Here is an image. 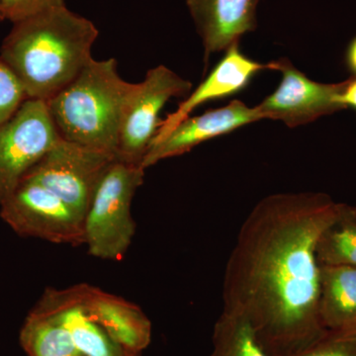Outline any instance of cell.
I'll use <instances>...</instances> for the list:
<instances>
[{
  "mask_svg": "<svg viewBox=\"0 0 356 356\" xmlns=\"http://www.w3.org/2000/svg\"><path fill=\"white\" fill-rule=\"evenodd\" d=\"M264 70H268V65L255 62L243 55L238 44H234L198 88L187 95L175 112L161 120L152 144L165 137L201 105L240 92L247 88L255 74Z\"/></svg>",
  "mask_w": 356,
  "mask_h": 356,
  "instance_id": "11",
  "label": "cell"
},
{
  "mask_svg": "<svg viewBox=\"0 0 356 356\" xmlns=\"http://www.w3.org/2000/svg\"><path fill=\"white\" fill-rule=\"evenodd\" d=\"M259 120L262 118L257 106H248L240 100H234L226 106L199 116L187 117L165 137L151 145L142 168L147 170L163 159L188 153L204 142Z\"/></svg>",
  "mask_w": 356,
  "mask_h": 356,
  "instance_id": "10",
  "label": "cell"
},
{
  "mask_svg": "<svg viewBox=\"0 0 356 356\" xmlns=\"http://www.w3.org/2000/svg\"><path fill=\"white\" fill-rule=\"evenodd\" d=\"M137 86L119 74L115 58H92L46 104L63 139L116 156L122 121Z\"/></svg>",
  "mask_w": 356,
  "mask_h": 356,
  "instance_id": "3",
  "label": "cell"
},
{
  "mask_svg": "<svg viewBox=\"0 0 356 356\" xmlns=\"http://www.w3.org/2000/svg\"><path fill=\"white\" fill-rule=\"evenodd\" d=\"M84 309L117 343L133 355L142 356L152 341V323L133 302L100 288L81 284Z\"/></svg>",
  "mask_w": 356,
  "mask_h": 356,
  "instance_id": "13",
  "label": "cell"
},
{
  "mask_svg": "<svg viewBox=\"0 0 356 356\" xmlns=\"http://www.w3.org/2000/svg\"><path fill=\"white\" fill-rule=\"evenodd\" d=\"M318 316L325 329H355V266L321 264Z\"/></svg>",
  "mask_w": 356,
  "mask_h": 356,
  "instance_id": "15",
  "label": "cell"
},
{
  "mask_svg": "<svg viewBox=\"0 0 356 356\" xmlns=\"http://www.w3.org/2000/svg\"><path fill=\"white\" fill-rule=\"evenodd\" d=\"M1 6L6 20L16 23L65 3V0H1Z\"/></svg>",
  "mask_w": 356,
  "mask_h": 356,
  "instance_id": "21",
  "label": "cell"
},
{
  "mask_svg": "<svg viewBox=\"0 0 356 356\" xmlns=\"http://www.w3.org/2000/svg\"><path fill=\"white\" fill-rule=\"evenodd\" d=\"M38 303L57 314L83 356H140L124 350L84 309L81 284L48 288Z\"/></svg>",
  "mask_w": 356,
  "mask_h": 356,
  "instance_id": "14",
  "label": "cell"
},
{
  "mask_svg": "<svg viewBox=\"0 0 356 356\" xmlns=\"http://www.w3.org/2000/svg\"><path fill=\"white\" fill-rule=\"evenodd\" d=\"M346 60L348 69L356 76V37L350 42V46H348V51H346Z\"/></svg>",
  "mask_w": 356,
  "mask_h": 356,
  "instance_id": "23",
  "label": "cell"
},
{
  "mask_svg": "<svg viewBox=\"0 0 356 356\" xmlns=\"http://www.w3.org/2000/svg\"><path fill=\"white\" fill-rule=\"evenodd\" d=\"M259 0H186L205 58L228 50L257 28Z\"/></svg>",
  "mask_w": 356,
  "mask_h": 356,
  "instance_id": "12",
  "label": "cell"
},
{
  "mask_svg": "<svg viewBox=\"0 0 356 356\" xmlns=\"http://www.w3.org/2000/svg\"><path fill=\"white\" fill-rule=\"evenodd\" d=\"M0 217L25 238L57 245H84V217L38 182L23 179L0 203Z\"/></svg>",
  "mask_w": 356,
  "mask_h": 356,
  "instance_id": "5",
  "label": "cell"
},
{
  "mask_svg": "<svg viewBox=\"0 0 356 356\" xmlns=\"http://www.w3.org/2000/svg\"><path fill=\"white\" fill-rule=\"evenodd\" d=\"M145 170L116 159L103 175L84 215V245L93 257L120 261L127 254L136 233L131 207Z\"/></svg>",
  "mask_w": 356,
  "mask_h": 356,
  "instance_id": "4",
  "label": "cell"
},
{
  "mask_svg": "<svg viewBox=\"0 0 356 356\" xmlns=\"http://www.w3.org/2000/svg\"><path fill=\"white\" fill-rule=\"evenodd\" d=\"M98 30L90 20L58 6L13 23L0 60L16 74L28 99L47 102L92 60Z\"/></svg>",
  "mask_w": 356,
  "mask_h": 356,
  "instance_id": "2",
  "label": "cell"
},
{
  "mask_svg": "<svg viewBox=\"0 0 356 356\" xmlns=\"http://www.w3.org/2000/svg\"><path fill=\"white\" fill-rule=\"evenodd\" d=\"M28 99L25 89L10 67L0 60V127Z\"/></svg>",
  "mask_w": 356,
  "mask_h": 356,
  "instance_id": "20",
  "label": "cell"
},
{
  "mask_svg": "<svg viewBox=\"0 0 356 356\" xmlns=\"http://www.w3.org/2000/svg\"><path fill=\"white\" fill-rule=\"evenodd\" d=\"M210 356H273L247 318L222 310L213 331Z\"/></svg>",
  "mask_w": 356,
  "mask_h": 356,
  "instance_id": "17",
  "label": "cell"
},
{
  "mask_svg": "<svg viewBox=\"0 0 356 356\" xmlns=\"http://www.w3.org/2000/svg\"><path fill=\"white\" fill-rule=\"evenodd\" d=\"M337 102L344 109L350 107L356 111V77L346 81L343 91L337 97Z\"/></svg>",
  "mask_w": 356,
  "mask_h": 356,
  "instance_id": "22",
  "label": "cell"
},
{
  "mask_svg": "<svg viewBox=\"0 0 356 356\" xmlns=\"http://www.w3.org/2000/svg\"><path fill=\"white\" fill-rule=\"evenodd\" d=\"M46 102L27 99L0 127V203L58 142Z\"/></svg>",
  "mask_w": 356,
  "mask_h": 356,
  "instance_id": "8",
  "label": "cell"
},
{
  "mask_svg": "<svg viewBox=\"0 0 356 356\" xmlns=\"http://www.w3.org/2000/svg\"><path fill=\"white\" fill-rule=\"evenodd\" d=\"M289 356H356V327L327 330L317 341Z\"/></svg>",
  "mask_w": 356,
  "mask_h": 356,
  "instance_id": "19",
  "label": "cell"
},
{
  "mask_svg": "<svg viewBox=\"0 0 356 356\" xmlns=\"http://www.w3.org/2000/svg\"><path fill=\"white\" fill-rule=\"evenodd\" d=\"M28 356H83L57 314L37 302L20 331Z\"/></svg>",
  "mask_w": 356,
  "mask_h": 356,
  "instance_id": "16",
  "label": "cell"
},
{
  "mask_svg": "<svg viewBox=\"0 0 356 356\" xmlns=\"http://www.w3.org/2000/svg\"><path fill=\"white\" fill-rule=\"evenodd\" d=\"M267 65L269 70H278L282 79L275 91L257 105L262 120L281 121L296 128L344 109L337 97L346 81L329 84L312 81L286 58Z\"/></svg>",
  "mask_w": 356,
  "mask_h": 356,
  "instance_id": "9",
  "label": "cell"
},
{
  "mask_svg": "<svg viewBox=\"0 0 356 356\" xmlns=\"http://www.w3.org/2000/svg\"><path fill=\"white\" fill-rule=\"evenodd\" d=\"M4 20H6V17H4L3 10H2L1 0H0V22Z\"/></svg>",
  "mask_w": 356,
  "mask_h": 356,
  "instance_id": "24",
  "label": "cell"
},
{
  "mask_svg": "<svg viewBox=\"0 0 356 356\" xmlns=\"http://www.w3.org/2000/svg\"><path fill=\"white\" fill-rule=\"evenodd\" d=\"M115 161L114 154L60 137L23 179L50 189L84 217L100 180Z\"/></svg>",
  "mask_w": 356,
  "mask_h": 356,
  "instance_id": "6",
  "label": "cell"
},
{
  "mask_svg": "<svg viewBox=\"0 0 356 356\" xmlns=\"http://www.w3.org/2000/svg\"><path fill=\"white\" fill-rule=\"evenodd\" d=\"M192 83L165 65L147 70L129 102L119 135L116 159L142 166L158 132L161 110L173 97L191 93Z\"/></svg>",
  "mask_w": 356,
  "mask_h": 356,
  "instance_id": "7",
  "label": "cell"
},
{
  "mask_svg": "<svg viewBox=\"0 0 356 356\" xmlns=\"http://www.w3.org/2000/svg\"><path fill=\"white\" fill-rule=\"evenodd\" d=\"M344 204L316 192L278 193L245 218L227 262L222 310L250 321L273 356H289L325 332L318 316L321 234Z\"/></svg>",
  "mask_w": 356,
  "mask_h": 356,
  "instance_id": "1",
  "label": "cell"
},
{
  "mask_svg": "<svg viewBox=\"0 0 356 356\" xmlns=\"http://www.w3.org/2000/svg\"><path fill=\"white\" fill-rule=\"evenodd\" d=\"M318 264L356 267V206L344 204L341 214L318 238Z\"/></svg>",
  "mask_w": 356,
  "mask_h": 356,
  "instance_id": "18",
  "label": "cell"
}]
</instances>
